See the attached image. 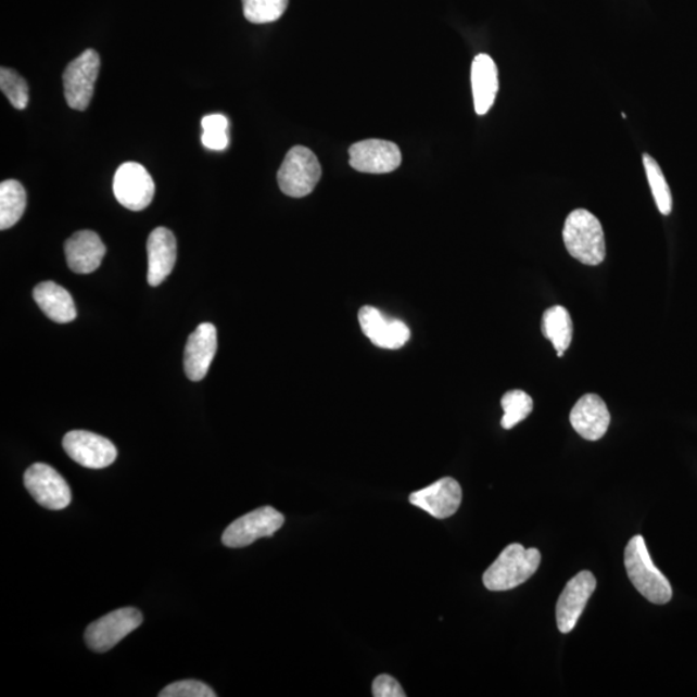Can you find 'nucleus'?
I'll return each instance as SVG.
<instances>
[{
	"label": "nucleus",
	"mask_w": 697,
	"mask_h": 697,
	"mask_svg": "<svg viewBox=\"0 0 697 697\" xmlns=\"http://www.w3.org/2000/svg\"><path fill=\"white\" fill-rule=\"evenodd\" d=\"M161 697H216V693L206 683L194 680L179 681L163 688Z\"/></svg>",
	"instance_id": "28"
},
{
	"label": "nucleus",
	"mask_w": 697,
	"mask_h": 697,
	"mask_svg": "<svg viewBox=\"0 0 697 697\" xmlns=\"http://www.w3.org/2000/svg\"><path fill=\"white\" fill-rule=\"evenodd\" d=\"M570 421L575 432L586 441H599L610 427L611 415L597 394H585L573 406Z\"/></svg>",
	"instance_id": "16"
},
{
	"label": "nucleus",
	"mask_w": 697,
	"mask_h": 697,
	"mask_svg": "<svg viewBox=\"0 0 697 697\" xmlns=\"http://www.w3.org/2000/svg\"><path fill=\"white\" fill-rule=\"evenodd\" d=\"M471 88H473L476 113L487 114L495 104L498 91L497 66L489 54H478L471 64Z\"/></svg>",
	"instance_id": "19"
},
{
	"label": "nucleus",
	"mask_w": 697,
	"mask_h": 697,
	"mask_svg": "<svg viewBox=\"0 0 697 697\" xmlns=\"http://www.w3.org/2000/svg\"><path fill=\"white\" fill-rule=\"evenodd\" d=\"M142 624V614L138 608H119L88 625L85 639L94 652H106L119 644Z\"/></svg>",
	"instance_id": "5"
},
{
	"label": "nucleus",
	"mask_w": 697,
	"mask_h": 697,
	"mask_svg": "<svg viewBox=\"0 0 697 697\" xmlns=\"http://www.w3.org/2000/svg\"><path fill=\"white\" fill-rule=\"evenodd\" d=\"M462 502V490L454 478H442V480L430 484L427 489L414 492L409 496V503L414 504L428 515L444 519L454 516L459 510Z\"/></svg>",
	"instance_id": "13"
},
{
	"label": "nucleus",
	"mask_w": 697,
	"mask_h": 697,
	"mask_svg": "<svg viewBox=\"0 0 697 697\" xmlns=\"http://www.w3.org/2000/svg\"><path fill=\"white\" fill-rule=\"evenodd\" d=\"M105 254L104 242L91 230L77 231L65 243L67 265L77 275H91L98 270Z\"/></svg>",
	"instance_id": "17"
},
{
	"label": "nucleus",
	"mask_w": 697,
	"mask_h": 697,
	"mask_svg": "<svg viewBox=\"0 0 697 697\" xmlns=\"http://www.w3.org/2000/svg\"><path fill=\"white\" fill-rule=\"evenodd\" d=\"M322 167L311 149L295 147L287 153L278 170V183L282 193L292 198L309 195L318 186Z\"/></svg>",
	"instance_id": "4"
},
{
	"label": "nucleus",
	"mask_w": 697,
	"mask_h": 697,
	"mask_svg": "<svg viewBox=\"0 0 697 697\" xmlns=\"http://www.w3.org/2000/svg\"><path fill=\"white\" fill-rule=\"evenodd\" d=\"M228 127L229 122L221 114L204 116L202 119L203 145L210 150H216V152L227 149L229 145Z\"/></svg>",
	"instance_id": "27"
},
{
	"label": "nucleus",
	"mask_w": 697,
	"mask_h": 697,
	"mask_svg": "<svg viewBox=\"0 0 697 697\" xmlns=\"http://www.w3.org/2000/svg\"><path fill=\"white\" fill-rule=\"evenodd\" d=\"M502 406L504 409L502 427L509 430L529 418L532 409H534V401L528 393L517 389V391L505 393Z\"/></svg>",
	"instance_id": "24"
},
{
	"label": "nucleus",
	"mask_w": 697,
	"mask_h": 697,
	"mask_svg": "<svg viewBox=\"0 0 697 697\" xmlns=\"http://www.w3.org/2000/svg\"><path fill=\"white\" fill-rule=\"evenodd\" d=\"M362 331L371 343L382 348H401L408 343L411 331L398 319H389L373 306H364L359 311Z\"/></svg>",
	"instance_id": "14"
},
{
	"label": "nucleus",
	"mask_w": 697,
	"mask_h": 697,
	"mask_svg": "<svg viewBox=\"0 0 697 697\" xmlns=\"http://www.w3.org/2000/svg\"><path fill=\"white\" fill-rule=\"evenodd\" d=\"M0 88L17 111H24L29 104V88L17 72L2 67L0 69Z\"/></svg>",
	"instance_id": "26"
},
{
	"label": "nucleus",
	"mask_w": 697,
	"mask_h": 697,
	"mask_svg": "<svg viewBox=\"0 0 697 697\" xmlns=\"http://www.w3.org/2000/svg\"><path fill=\"white\" fill-rule=\"evenodd\" d=\"M113 191L123 207L142 211L152 203L155 186L145 167L140 163L127 162L116 169Z\"/></svg>",
	"instance_id": "9"
},
{
	"label": "nucleus",
	"mask_w": 697,
	"mask_h": 697,
	"mask_svg": "<svg viewBox=\"0 0 697 697\" xmlns=\"http://www.w3.org/2000/svg\"><path fill=\"white\" fill-rule=\"evenodd\" d=\"M542 331L544 337L555 346L558 357L562 358L565 352L571 345L573 334V325L569 311L560 305L552 306L548 311H545Z\"/></svg>",
	"instance_id": "21"
},
{
	"label": "nucleus",
	"mask_w": 697,
	"mask_h": 697,
	"mask_svg": "<svg viewBox=\"0 0 697 697\" xmlns=\"http://www.w3.org/2000/svg\"><path fill=\"white\" fill-rule=\"evenodd\" d=\"M24 483L34 500L42 505L43 508L61 510L69 507L72 503L69 484L50 465L33 464L25 471Z\"/></svg>",
	"instance_id": "8"
},
{
	"label": "nucleus",
	"mask_w": 697,
	"mask_h": 697,
	"mask_svg": "<svg viewBox=\"0 0 697 697\" xmlns=\"http://www.w3.org/2000/svg\"><path fill=\"white\" fill-rule=\"evenodd\" d=\"M63 446L72 460L90 469L107 468L118 456V451L111 441L86 430H73L67 433Z\"/></svg>",
	"instance_id": "10"
},
{
	"label": "nucleus",
	"mask_w": 697,
	"mask_h": 697,
	"mask_svg": "<svg viewBox=\"0 0 697 697\" xmlns=\"http://www.w3.org/2000/svg\"><path fill=\"white\" fill-rule=\"evenodd\" d=\"M177 258V243L173 231L156 228L148 239V282L152 287L164 282L173 273Z\"/></svg>",
	"instance_id": "18"
},
{
	"label": "nucleus",
	"mask_w": 697,
	"mask_h": 697,
	"mask_svg": "<svg viewBox=\"0 0 697 697\" xmlns=\"http://www.w3.org/2000/svg\"><path fill=\"white\" fill-rule=\"evenodd\" d=\"M596 586L597 580L591 571L580 572L567 583L556 610L560 633L567 634L573 631Z\"/></svg>",
	"instance_id": "12"
},
{
	"label": "nucleus",
	"mask_w": 697,
	"mask_h": 697,
	"mask_svg": "<svg viewBox=\"0 0 697 697\" xmlns=\"http://www.w3.org/2000/svg\"><path fill=\"white\" fill-rule=\"evenodd\" d=\"M244 17L252 24L275 23L283 16L289 0H242Z\"/></svg>",
	"instance_id": "25"
},
{
	"label": "nucleus",
	"mask_w": 697,
	"mask_h": 697,
	"mask_svg": "<svg viewBox=\"0 0 697 697\" xmlns=\"http://www.w3.org/2000/svg\"><path fill=\"white\" fill-rule=\"evenodd\" d=\"M26 208V191L16 180L0 183V229L13 227L23 217Z\"/></svg>",
	"instance_id": "22"
},
{
	"label": "nucleus",
	"mask_w": 697,
	"mask_h": 697,
	"mask_svg": "<svg viewBox=\"0 0 697 697\" xmlns=\"http://www.w3.org/2000/svg\"><path fill=\"white\" fill-rule=\"evenodd\" d=\"M34 300L48 318L56 324H71L77 318V307L69 292L54 282H43L34 289Z\"/></svg>",
	"instance_id": "20"
},
{
	"label": "nucleus",
	"mask_w": 697,
	"mask_h": 697,
	"mask_svg": "<svg viewBox=\"0 0 697 697\" xmlns=\"http://www.w3.org/2000/svg\"><path fill=\"white\" fill-rule=\"evenodd\" d=\"M642 161H644L645 173L652 190L656 206H658L661 215H671L673 198L664 174H662L658 162H656L650 154H644Z\"/></svg>",
	"instance_id": "23"
},
{
	"label": "nucleus",
	"mask_w": 697,
	"mask_h": 697,
	"mask_svg": "<svg viewBox=\"0 0 697 697\" xmlns=\"http://www.w3.org/2000/svg\"><path fill=\"white\" fill-rule=\"evenodd\" d=\"M563 242L569 254L581 264L596 266L606 258L603 225L590 211L580 208L567 216Z\"/></svg>",
	"instance_id": "1"
},
{
	"label": "nucleus",
	"mask_w": 697,
	"mask_h": 697,
	"mask_svg": "<svg viewBox=\"0 0 697 697\" xmlns=\"http://www.w3.org/2000/svg\"><path fill=\"white\" fill-rule=\"evenodd\" d=\"M542 562L536 548L525 549L521 544H510L484 572L483 584L492 592L515 590L535 575Z\"/></svg>",
	"instance_id": "3"
},
{
	"label": "nucleus",
	"mask_w": 697,
	"mask_h": 697,
	"mask_svg": "<svg viewBox=\"0 0 697 697\" xmlns=\"http://www.w3.org/2000/svg\"><path fill=\"white\" fill-rule=\"evenodd\" d=\"M351 166L364 174H391L402 164V153L392 141L364 140L348 149Z\"/></svg>",
	"instance_id": "11"
},
{
	"label": "nucleus",
	"mask_w": 697,
	"mask_h": 697,
	"mask_svg": "<svg viewBox=\"0 0 697 697\" xmlns=\"http://www.w3.org/2000/svg\"><path fill=\"white\" fill-rule=\"evenodd\" d=\"M624 562L629 580L642 596L655 605H666L672 599V585L654 565L644 537L637 535L629 542Z\"/></svg>",
	"instance_id": "2"
},
{
	"label": "nucleus",
	"mask_w": 697,
	"mask_h": 697,
	"mask_svg": "<svg viewBox=\"0 0 697 697\" xmlns=\"http://www.w3.org/2000/svg\"><path fill=\"white\" fill-rule=\"evenodd\" d=\"M284 517L271 507L258 508L238 518L223 534V544L228 548H244L262 537H270L282 528Z\"/></svg>",
	"instance_id": "7"
},
{
	"label": "nucleus",
	"mask_w": 697,
	"mask_h": 697,
	"mask_svg": "<svg viewBox=\"0 0 697 697\" xmlns=\"http://www.w3.org/2000/svg\"><path fill=\"white\" fill-rule=\"evenodd\" d=\"M372 695L375 697H405L406 694L403 692L400 682L393 679V676L388 674L379 675L378 679L373 681L372 685Z\"/></svg>",
	"instance_id": "29"
},
{
	"label": "nucleus",
	"mask_w": 697,
	"mask_h": 697,
	"mask_svg": "<svg viewBox=\"0 0 697 697\" xmlns=\"http://www.w3.org/2000/svg\"><path fill=\"white\" fill-rule=\"evenodd\" d=\"M217 351V331L212 324H202L190 334L183 353V368L191 381L206 378Z\"/></svg>",
	"instance_id": "15"
},
{
	"label": "nucleus",
	"mask_w": 697,
	"mask_h": 697,
	"mask_svg": "<svg viewBox=\"0 0 697 697\" xmlns=\"http://www.w3.org/2000/svg\"><path fill=\"white\" fill-rule=\"evenodd\" d=\"M100 73V56L87 50L67 65L64 73V92L67 105L84 112L91 104L94 84Z\"/></svg>",
	"instance_id": "6"
}]
</instances>
